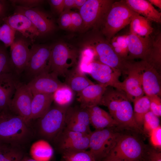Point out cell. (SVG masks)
<instances>
[{
	"instance_id": "cell-1",
	"label": "cell",
	"mask_w": 161,
	"mask_h": 161,
	"mask_svg": "<svg viewBox=\"0 0 161 161\" xmlns=\"http://www.w3.org/2000/svg\"><path fill=\"white\" fill-rule=\"evenodd\" d=\"M100 105L107 107L109 114L118 126L136 130L140 129L134 120L130 101L123 91L107 87Z\"/></svg>"
},
{
	"instance_id": "cell-2",
	"label": "cell",
	"mask_w": 161,
	"mask_h": 161,
	"mask_svg": "<svg viewBox=\"0 0 161 161\" xmlns=\"http://www.w3.org/2000/svg\"><path fill=\"white\" fill-rule=\"evenodd\" d=\"M29 125L9 108L3 110L0 114V140L7 144L18 147L30 137Z\"/></svg>"
},
{
	"instance_id": "cell-3",
	"label": "cell",
	"mask_w": 161,
	"mask_h": 161,
	"mask_svg": "<svg viewBox=\"0 0 161 161\" xmlns=\"http://www.w3.org/2000/svg\"><path fill=\"white\" fill-rule=\"evenodd\" d=\"M136 13L126 4L124 0L114 1L100 28V33L109 42L119 31L130 24Z\"/></svg>"
},
{
	"instance_id": "cell-4",
	"label": "cell",
	"mask_w": 161,
	"mask_h": 161,
	"mask_svg": "<svg viewBox=\"0 0 161 161\" xmlns=\"http://www.w3.org/2000/svg\"><path fill=\"white\" fill-rule=\"evenodd\" d=\"M85 48L92 50L101 63L126 74L127 60L119 57L114 51L109 41L102 34H97L85 45Z\"/></svg>"
},
{
	"instance_id": "cell-5",
	"label": "cell",
	"mask_w": 161,
	"mask_h": 161,
	"mask_svg": "<svg viewBox=\"0 0 161 161\" xmlns=\"http://www.w3.org/2000/svg\"><path fill=\"white\" fill-rule=\"evenodd\" d=\"M67 107L55 104L38 119V131L44 138L54 141L64 129Z\"/></svg>"
},
{
	"instance_id": "cell-6",
	"label": "cell",
	"mask_w": 161,
	"mask_h": 161,
	"mask_svg": "<svg viewBox=\"0 0 161 161\" xmlns=\"http://www.w3.org/2000/svg\"><path fill=\"white\" fill-rule=\"evenodd\" d=\"M78 57V51L69 45L62 42L55 44L51 47L50 72L65 77L69 71L77 65Z\"/></svg>"
},
{
	"instance_id": "cell-7",
	"label": "cell",
	"mask_w": 161,
	"mask_h": 161,
	"mask_svg": "<svg viewBox=\"0 0 161 161\" xmlns=\"http://www.w3.org/2000/svg\"><path fill=\"white\" fill-rule=\"evenodd\" d=\"M115 1L86 0L80 9L79 13L83 20L81 30L91 27L100 28L105 16Z\"/></svg>"
},
{
	"instance_id": "cell-8",
	"label": "cell",
	"mask_w": 161,
	"mask_h": 161,
	"mask_svg": "<svg viewBox=\"0 0 161 161\" xmlns=\"http://www.w3.org/2000/svg\"><path fill=\"white\" fill-rule=\"evenodd\" d=\"M121 134L112 128L95 130L90 134L89 151L96 161L107 157L116 144Z\"/></svg>"
},
{
	"instance_id": "cell-9",
	"label": "cell",
	"mask_w": 161,
	"mask_h": 161,
	"mask_svg": "<svg viewBox=\"0 0 161 161\" xmlns=\"http://www.w3.org/2000/svg\"><path fill=\"white\" fill-rule=\"evenodd\" d=\"M145 148L142 143L136 137L121 134L106 157L125 161H138L143 155Z\"/></svg>"
},
{
	"instance_id": "cell-10",
	"label": "cell",
	"mask_w": 161,
	"mask_h": 161,
	"mask_svg": "<svg viewBox=\"0 0 161 161\" xmlns=\"http://www.w3.org/2000/svg\"><path fill=\"white\" fill-rule=\"evenodd\" d=\"M51 50V47L45 45L33 44L31 47L29 59L24 71L30 80L44 71H50Z\"/></svg>"
},
{
	"instance_id": "cell-11",
	"label": "cell",
	"mask_w": 161,
	"mask_h": 161,
	"mask_svg": "<svg viewBox=\"0 0 161 161\" xmlns=\"http://www.w3.org/2000/svg\"><path fill=\"white\" fill-rule=\"evenodd\" d=\"M138 73L144 94L149 97L161 95V75L154 66L145 61H133Z\"/></svg>"
},
{
	"instance_id": "cell-12",
	"label": "cell",
	"mask_w": 161,
	"mask_h": 161,
	"mask_svg": "<svg viewBox=\"0 0 161 161\" xmlns=\"http://www.w3.org/2000/svg\"><path fill=\"white\" fill-rule=\"evenodd\" d=\"M33 97L27 84L17 80L9 109L22 117L28 124L31 121V106Z\"/></svg>"
},
{
	"instance_id": "cell-13",
	"label": "cell",
	"mask_w": 161,
	"mask_h": 161,
	"mask_svg": "<svg viewBox=\"0 0 161 161\" xmlns=\"http://www.w3.org/2000/svg\"><path fill=\"white\" fill-rule=\"evenodd\" d=\"M86 73L89 74L98 84L120 90L119 71L94 60L88 65Z\"/></svg>"
},
{
	"instance_id": "cell-14",
	"label": "cell",
	"mask_w": 161,
	"mask_h": 161,
	"mask_svg": "<svg viewBox=\"0 0 161 161\" xmlns=\"http://www.w3.org/2000/svg\"><path fill=\"white\" fill-rule=\"evenodd\" d=\"M90 134L72 131L64 128L54 141L62 153L86 150L89 147Z\"/></svg>"
},
{
	"instance_id": "cell-15",
	"label": "cell",
	"mask_w": 161,
	"mask_h": 161,
	"mask_svg": "<svg viewBox=\"0 0 161 161\" xmlns=\"http://www.w3.org/2000/svg\"><path fill=\"white\" fill-rule=\"evenodd\" d=\"M14 7L15 13L26 16L38 30L40 35L49 34L55 29V25L52 18L47 13L38 8Z\"/></svg>"
},
{
	"instance_id": "cell-16",
	"label": "cell",
	"mask_w": 161,
	"mask_h": 161,
	"mask_svg": "<svg viewBox=\"0 0 161 161\" xmlns=\"http://www.w3.org/2000/svg\"><path fill=\"white\" fill-rule=\"evenodd\" d=\"M64 84L56 75L48 70L42 72L27 84L33 95L39 93L53 94Z\"/></svg>"
},
{
	"instance_id": "cell-17",
	"label": "cell",
	"mask_w": 161,
	"mask_h": 161,
	"mask_svg": "<svg viewBox=\"0 0 161 161\" xmlns=\"http://www.w3.org/2000/svg\"><path fill=\"white\" fill-rule=\"evenodd\" d=\"M151 35L142 37L130 33L127 35L129 52L126 59L133 60L135 59H140L147 62L151 45Z\"/></svg>"
},
{
	"instance_id": "cell-18",
	"label": "cell",
	"mask_w": 161,
	"mask_h": 161,
	"mask_svg": "<svg viewBox=\"0 0 161 161\" xmlns=\"http://www.w3.org/2000/svg\"><path fill=\"white\" fill-rule=\"evenodd\" d=\"M30 54V49L24 40H15L10 46V56L13 73L15 75H18L24 71Z\"/></svg>"
},
{
	"instance_id": "cell-19",
	"label": "cell",
	"mask_w": 161,
	"mask_h": 161,
	"mask_svg": "<svg viewBox=\"0 0 161 161\" xmlns=\"http://www.w3.org/2000/svg\"><path fill=\"white\" fill-rule=\"evenodd\" d=\"M127 76L121 82L120 90L126 94L130 102H134L144 94L140 78L133 60H128Z\"/></svg>"
},
{
	"instance_id": "cell-20",
	"label": "cell",
	"mask_w": 161,
	"mask_h": 161,
	"mask_svg": "<svg viewBox=\"0 0 161 161\" xmlns=\"http://www.w3.org/2000/svg\"><path fill=\"white\" fill-rule=\"evenodd\" d=\"M2 21L32 41L40 35V32L30 21L23 14L15 13L12 15L5 17Z\"/></svg>"
},
{
	"instance_id": "cell-21",
	"label": "cell",
	"mask_w": 161,
	"mask_h": 161,
	"mask_svg": "<svg viewBox=\"0 0 161 161\" xmlns=\"http://www.w3.org/2000/svg\"><path fill=\"white\" fill-rule=\"evenodd\" d=\"M107 87L95 83L86 87L77 94V100L83 108L100 105L103 95Z\"/></svg>"
},
{
	"instance_id": "cell-22",
	"label": "cell",
	"mask_w": 161,
	"mask_h": 161,
	"mask_svg": "<svg viewBox=\"0 0 161 161\" xmlns=\"http://www.w3.org/2000/svg\"><path fill=\"white\" fill-rule=\"evenodd\" d=\"M89 115L90 125L95 130L112 128L118 126L110 114L105 110L94 106L86 108Z\"/></svg>"
},
{
	"instance_id": "cell-23",
	"label": "cell",
	"mask_w": 161,
	"mask_h": 161,
	"mask_svg": "<svg viewBox=\"0 0 161 161\" xmlns=\"http://www.w3.org/2000/svg\"><path fill=\"white\" fill-rule=\"evenodd\" d=\"M17 80L13 73L0 75V110L9 108Z\"/></svg>"
},
{
	"instance_id": "cell-24",
	"label": "cell",
	"mask_w": 161,
	"mask_h": 161,
	"mask_svg": "<svg viewBox=\"0 0 161 161\" xmlns=\"http://www.w3.org/2000/svg\"><path fill=\"white\" fill-rule=\"evenodd\" d=\"M126 4L134 12L151 21L161 23V13L148 0H124Z\"/></svg>"
},
{
	"instance_id": "cell-25",
	"label": "cell",
	"mask_w": 161,
	"mask_h": 161,
	"mask_svg": "<svg viewBox=\"0 0 161 161\" xmlns=\"http://www.w3.org/2000/svg\"><path fill=\"white\" fill-rule=\"evenodd\" d=\"M65 77L64 83L77 94L89 86L94 84L79 69L77 65L69 70Z\"/></svg>"
},
{
	"instance_id": "cell-26",
	"label": "cell",
	"mask_w": 161,
	"mask_h": 161,
	"mask_svg": "<svg viewBox=\"0 0 161 161\" xmlns=\"http://www.w3.org/2000/svg\"><path fill=\"white\" fill-rule=\"evenodd\" d=\"M53 102V94L39 93L33 95L31 106L32 120L42 116L49 109Z\"/></svg>"
},
{
	"instance_id": "cell-27",
	"label": "cell",
	"mask_w": 161,
	"mask_h": 161,
	"mask_svg": "<svg viewBox=\"0 0 161 161\" xmlns=\"http://www.w3.org/2000/svg\"><path fill=\"white\" fill-rule=\"evenodd\" d=\"M53 153L51 145L47 141L43 139L33 143L30 149L32 158L38 161H49Z\"/></svg>"
},
{
	"instance_id": "cell-28",
	"label": "cell",
	"mask_w": 161,
	"mask_h": 161,
	"mask_svg": "<svg viewBox=\"0 0 161 161\" xmlns=\"http://www.w3.org/2000/svg\"><path fill=\"white\" fill-rule=\"evenodd\" d=\"M130 32L142 37H148L153 32L151 21L136 13L130 24Z\"/></svg>"
},
{
	"instance_id": "cell-29",
	"label": "cell",
	"mask_w": 161,
	"mask_h": 161,
	"mask_svg": "<svg viewBox=\"0 0 161 161\" xmlns=\"http://www.w3.org/2000/svg\"><path fill=\"white\" fill-rule=\"evenodd\" d=\"M151 45L147 62L160 73L161 67V32L159 31L151 35Z\"/></svg>"
},
{
	"instance_id": "cell-30",
	"label": "cell",
	"mask_w": 161,
	"mask_h": 161,
	"mask_svg": "<svg viewBox=\"0 0 161 161\" xmlns=\"http://www.w3.org/2000/svg\"><path fill=\"white\" fill-rule=\"evenodd\" d=\"M65 120L80 123L90 127L88 113L86 108L79 106H69L66 110Z\"/></svg>"
},
{
	"instance_id": "cell-31",
	"label": "cell",
	"mask_w": 161,
	"mask_h": 161,
	"mask_svg": "<svg viewBox=\"0 0 161 161\" xmlns=\"http://www.w3.org/2000/svg\"><path fill=\"white\" fill-rule=\"evenodd\" d=\"M134 116L135 121L139 127H143L144 115L150 110V102L149 97L146 95L136 100L134 102Z\"/></svg>"
},
{
	"instance_id": "cell-32",
	"label": "cell",
	"mask_w": 161,
	"mask_h": 161,
	"mask_svg": "<svg viewBox=\"0 0 161 161\" xmlns=\"http://www.w3.org/2000/svg\"><path fill=\"white\" fill-rule=\"evenodd\" d=\"M74 97V92L65 84L53 94V101L55 104L62 107L69 106Z\"/></svg>"
},
{
	"instance_id": "cell-33",
	"label": "cell",
	"mask_w": 161,
	"mask_h": 161,
	"mask_svg": "<svg viewBox=\"0 0 161 161\" xmlns=\"http://www.w3.org/2000/svg\"><path fill=\"white\" fill-rule=\"evenodd\" d=\"M126 37L127 34L114 36L109 41L115 53L120 57L125 59L129 52Z\"/></svg>"
},
{
	"instance_id": "cell-34",
	"label": "cell",
	"mask_w": 161,
	"mask_h": 161,
	"mask_svg": "<svg viewBox=\"0 0 161 161\" xmlns=\"http://www.w3.org/2000/svg\"><path fill=\"white\" fill-rule=\"evenodd\" d=\"M62 154L64 161H96L89 150L66 152Z\"/></svg>"
},
{
	"instance_id": "cell-35",
	"label": "cell",
	"mask_w": 161,
	"mask_h": 161,
	"mask_svg": "<svg viewBox=\"0 0 161 161\" xmlns=\"http://www.w3.org/2000/svg\"><path fill=\"white\" fill-rule=\"evenodd\" d=\"M23 152L18 147L10 145L0 151V161H20Z\"/></svg>"
},
{
	"instance_id": "cell-36",
	"label": "cell",
	"mask_w": 161,
	"mask_h": 161,
	"mask_svg": "<svg viewBox=\"0 0 161 161\" xmlns=\"http://www.w3.org/2000/svg\"><path fill=\"white\" fill-rule=\"evenodd\" d=\"M16 31L8 24L4 22L0 28V40L7 48L13 43Z\"/></svg>"
},
{
	"instance_id": "cell-37",
	"label": "cell",
	"mask_w": 161,
	"mask_h": 161,
	"mask_svg": "<svg viewBox=\"0 0 161 161\" xmlns=\"http://www.w3.org/2000/svg\"><path fill=\"white\" fill-rule=\"evenodd\" d=\"M4 45H0V75L13 73L10 54Z\"/></svg>"
},
{
	"instance_id": "cell-38",
	"label": "cell",
	"mask_w": 161,
	"mask_h": 161,
	"mask_svg": "<svg viewBox=\"0 0 161 161\" xmlns=\"http://www.w3.org/2000/svg\"><path fill=\"white\" fill-rule=\"evenodd\" d=\"M160 125L159 117L150 110L144 115L143 128L145 132L149 134L152 130Z\"/></svg>"
},
{
	"instance_id": "cell-39",
	"label": "cell",
	"mask_w": 161,
	"mask_h": 161,
	"mask_svg": "<svg viewBox=\"0 0 161 161\" xmlns=\"http://www.w3.org/2000/svg\"><path fill=\"white\" fill-rule=\"evenodd\" d=\"M71 11L65 10L59 15L58 22L60 27L63 29L70 30L71 25Z\"/></svg>"
},
{
	"instance_id": "cell-40",
	"label": "cell",
	"mask_w": 161,
	"mask_h": 161,
	"mask_svg": "<svg viewBox=\"0 0 161 161\" xmlns=\"http://www.w3.org/2000/svg\"><path fill=\"white\" fill-rule=\"evenodd\" d=\"M150 140L155 149L159 151L161 148V126L160 125L152 130L149 134Z\"/></svg>"
},
{
	"instance_id": "cell-41",
	"label": "cell",
	"mask_w": 161,
	"mask_h": 161,
	"mask_svg": "<svg viewBox=\"0 0 161 161\" xmlns=\"http://www.w3.org/2000/svg\"><path fill=\"white\" fill-rule=\"evenodd\" d=\"M148 97L150 102V111L158 117H160L161 99L160 97L155 95Z\"/></svg>"
},
{
	"instance_id": "cell-42",
	"label": "cell",
	"mask_w": 161,
	"mask_h": 161,
	"mask_svg": "<svg viewBox=\"0 0 161 161\" xmlns=\"http://www.w3.org/2000/svg\"><path fill=\"white\" fill-rule=\"evenodd\" d=\"M10 2L14 6H18L27 8L36 7L44 1L41 0H13Z\"/></svg>"
},
{
	"instance_id": "cell-43",
	"label": "cell",
	"mask_w": 161,
	"mask_h": 161,
	"mask_svg": "<svg viewBox=\"0 0 161 161\" xmlns=\"http://www.w3.org/2000/svg\"><path fill=\"white\" fill-rule=\"evenodd\" d=\"M71 25L70 30L75 31L81 30L83 25V20L79 13L71 11Z\"/></svg>"
},
{
	"instance_id": "cell-44",
	"label": "cell",
	"mask_w": 161,
	"mask_h": 161,
	"mask_svg": "<svg viewBox=\"0 0 161 161\" xmlns=\"http://www.w3.org/2000/svg\"><path fill=\"white\" fill-rule=\"evenodd\" d=\"M48 1L55 13L60 15L64 11V0H49Z\"/></svg>"
},
{
	"instance_id": "cell-45",
	"label": "cell",
	"mask_w": 161,
	"mask_h": 161,
	"mask_svg": "<svg viewBox=\"0 0 161 161\" xmlns=\"http://www.w3.org/2000/svg\"><path fill=\"white\" fill-rule=\"evenodd\" d=\"M147 161H161V153L155 149H150L148 153Z\"/></svg>"
},
{
	"instance_id": "cell-46",
	"label": "cell",
	"mask_w": 161,
	"mask_h": 161,
	"mask_svg": "<svg viewBox=\"0 0 161 161\" xmlns=\"http://www.w3.org/2000/svg\"><path fill=\"white\" fill-rule=\"evenodd\" d=\"M6 9V1L0 0V21L2 20L4 16Z\"/></svg>"
},
{
	"instance_id": "cell-47",
	"label": "cell",
	"mask_w": 161,
	"mask_h": 161,
	"mask_svg": "<svg viewBox=\"0 0 161 161\" xmlns=\"http://www.w3.org/2000/svg\"><path fill=\"white\" fill-rule=\"evenodd\" d=\"M75 0H64V10H70L72 8H75Z\"/></svg>"
},
{
	"instance_id": "cell-48",
	"label": "cell",
	"mask_w": 161,
	"mask_h": 161,
	"mask_svg": "<svg viewBox=\"0 0 161 161\" xmlns=\"http://www.w3.org/2000/svg\"><path fill=\"white\" fill-rule=\"evenodd\" d=\"M148 1L152 5H154L161 9V0H149Z\"/></svg>"
},
{
	"instance_id": "cell-49",
	"label": "cell",
	"mask_w": 161,
	"mask_h": 161,
	"mask_svg": "<svg viewBox=\"0 0 161 161\" xmlns=\"http://www.w3.org/2000/svg\"><path fill=\"white\" fill-rule=\"evenodd\" d=\"M8 145L7 144L0 140V151L3 150L7 148Z\"/></svg>"
},
{
	"instance_id": "cell-50",
	"label": "cell",
	"mask_w": 161,
	"mask_h": 161,
	"mask_svg": "<svg viewBox=\"0 0 161 161\" xmlns=\"http://www.w3.org/2000/svg\"><path fill=\"white\" fill-rule=\"evenodd\" d=\"M102 161H125L120 160L111 158L108 157H106L103 158Z\"/></svg>"
},
{
	"instance_id": "cell-51",
	"label": "cell",
	"mask_w": 161,
	"mask_h": 161,
	"mask_svg": "<svg viewBox=\"0 0 161 161\" xmlns=\"http://www.w3.org/2000/svg\"><path fill=\"white\" fill-rule=\"evenodd\" d=\"M20 161H38L28 157H24Z\"/></svg>"
},
{
	"instance_id": "cell-52",
	"label": "cell",
	"mask_w": 161,
	"mask_h": 161,
	"mask_svg": "<svg viewBox=\"0 0 161 161\" xmlns=\"http://www.w3.org/2000/svg\"><path fill=\"white\" fill-rule=\"evenodd\" d=\"M1 111H2V110H0V113H1Z\"/></svg>"
},
{
	"instance_id": "cell-53",
	"label": "cell",
	"mask_w": 161,
	"mask_h": 161,
	"mask_svg": "<svg viewBox=\"0 0 161 161\" xmlns=\"http://www.w3.org/2000/svg\"><path fill=\"white\" fill-rule=\"evenodd\" d=\"M61 161H64L63 159H62V160H61Z\"/></svg>"
},
{
	"instance_id": "cell-54",
	"label": "cell",
	"mask_w": 161,
	"mask_h": 161,
	"mask_svg": "<svg viewBox=\"0 0 161 161\" xmlns=\"http://www.w3.org/2000/svg\"><path fill=\"white\" fill-rule=\"evenodd\" d=\"M0 27H1V25H0Z\"/></svg>"
}]
</instances>
